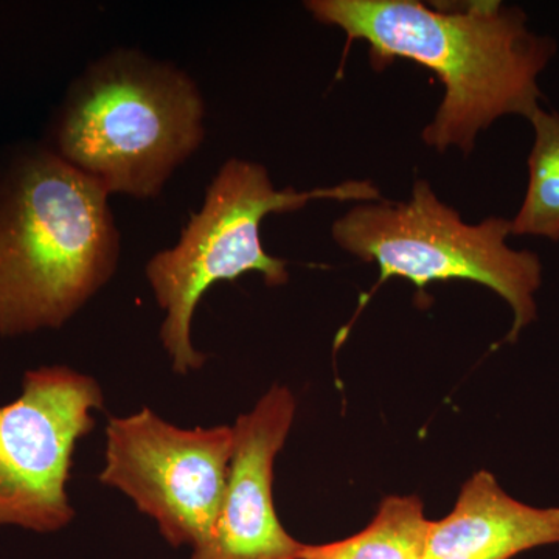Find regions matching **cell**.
<instances>
[{
    "label": "cell",
    "mask_w": 559,
    "mask_h": 559,
    "mask_svg": "<svg viewBox=\"0 0 559 559\" xmlns=\"http://www.w3.org/2000/svg\"><path fill=\"white\" fill-rule=\"evenodd\" d=\"M554 544H559V507L522 503L481 469L463 485L448 516L429 521L423 559H513Z\"/></svg>",
    "instance_id": "obj_9"
},
{
    "label": "cell",
    "mask_w": 559,
    "mask_h": 559,
    "mask_svg": "<svg viewBox=\"0 0 559 559\" xmlns=\"http://www.w3.org/2000/svg\"><path fill=\"white\" fill-rule=\"evenodd\" d=\"M103 403L98 381L70 367L24 374L21 395L0 406V527L53 533L73 521V454Z\"/></svg>",
    "instance_id": "obj_7"
},
{
    "label": "cell",
    "mask_w": 559,
    "mask_h": 559,
    "mask_svg": "<svg viewBox=\"0 0 559 559\" xmlns=\"http://www.w3.org/2000/svg\"><path fill=\"white\" fill-rule=\"evenodd\" d=\"M108 191L50 150L0 175V336L64 326L116 274Z\"/></svg>",
    "instance_id": "obj_2"
},
{
    "label": "cell",
    "mask_w": 559,
    "mask_h": 559,
    "mask_svg": "<svg viewBox=\"0 0 559 559\" xmlns=\"http://www.w3.org/2000/svg\"><path fill=\"white\" fill-rule=\"evenodd\" d=\"M428 528L418 496H389L369 527L336 543L304 544L300 559H423Z\"/></svg>",
    "instance_id": "obj_10"
},
{
    "label": "cell",
    "mask_w": 559,
    "mask_h": 559,
    "mask_svg": "<svg viewBox=\"0 0 559 559\" xmlns=\"http://www.w3.org/2000/svg\"><path fill=\"white\" fill-rule=\"evenodd\" d=\"M293 392L274 385L234 426V452L218 518L190 559H300L304 544L280 524L274 463L296 417Z\"/></svg>",
    "instance_id": "obj_8"
},
{
    "label": "cell",
    "mask_w": 559,
    "mask_h": 559,
    "mask_svg": "<svg viewBox=\"0 0 559 559\" xmlns=\"http://www.w3.org/2000/svg\"><path fill=\"white\" fill-rule=\"evenodd\" d=\"M234 452V428L182 429L150 407L106 426L98 480L156 522L173 547L204 543L218 518Z\"/></svg>",
    "instance_id": "obj_6"
},
{
    "label": "cell",
    "mask_w": 559,
    "mask_h": 559,
    "mask_svg": "<svg viewBox=\"0 0 559 559\" xmlns=\"http://www.w3.org/2000/svg\"><path fill=\"white\" fill-rule=\"evenodd\" d=\"M533 127L528 156V187L520 212L510 219L514 237L559 241V114L539 108L530 116Z\"/></svg>",
    "instance_id": "obj_11"
},
{
    "label": "cell",
    "mask_w": 559,
    "mask_h": 559,
    "mask_svg": "<svg viewBox=\"0 0 559 559\" xmlns=\"http://www.w3.org/2000/svg\"><path fill=\"white\" fill-rule=\"evenodd\" d=\"M323 200L380 201L381 194L370 180H348L329 189L278 190L266 167L235 157L219 168L178 245L157 252L145 267L157 305L165 311L159 334L175 373L201 370L207 360L191 341V320L215 283L234 282L249 272L261 274L267 286L288 283V263L263 248L264 218Z\"/></svg>",
    "instance_id": "obj_4"
},
{
    "label": "cell",
    "mask_w": 559,
    "mask_h": 559,
    "mask_svg": "<svg viewBox=\"0 0 559 559\" xmlns=\"http://www.w3.org/2000/svg\"><path fill=\"white\" fill-rule=\"evenodd\" d=\"M334 241L352 255L380 267V282L409 280L419 289L429 283H479L495 290L513 311L507 342H514L538 316L535 296L543 264L530 250L511 249L510 219L489 216L466 224L457 210L418 179L409 201L356 202L334 221Z\"/></svg>",
    "instance_id": "obj_5"
},
{
    "label": "cell",
    "mask_w": 559,
    "mask_h": 559,
    "mask_svg": "<svg viewBox=\"0 0 559 559\" xmlns=\"http://www.w3.org/2000/svg\"><path fill=\"white\" fill-rule=\"evenodd\" d=\"M204 116L200 87L183 70L117 50L73 83L55 153L109 194L150 200L200 150Z\"/></svg>",
    "instance_id": "obj_3"
},
{
    "label": "cell",
    "mask_w": 559,
    "mask_h": 559,
    "mask_svg": "<svg viewBox=\"0 0 559 559\" xmlns=\"http://www.w3.org/2000/svg\"><path fill=\"white\" fill-rule=\"evenodd\" d=\"M316 21L341 28L347 47L369 46L371 64L409 60L432 70L443 100L421 132L423 142L468 156L480 131L500 117L530 119L539 108L538 80L557 44L530 31L518 7L498 0L463 9H432L417 0H310Z\"/></svg>",
    "instance_id": "obj_1"
}]
</instances>
